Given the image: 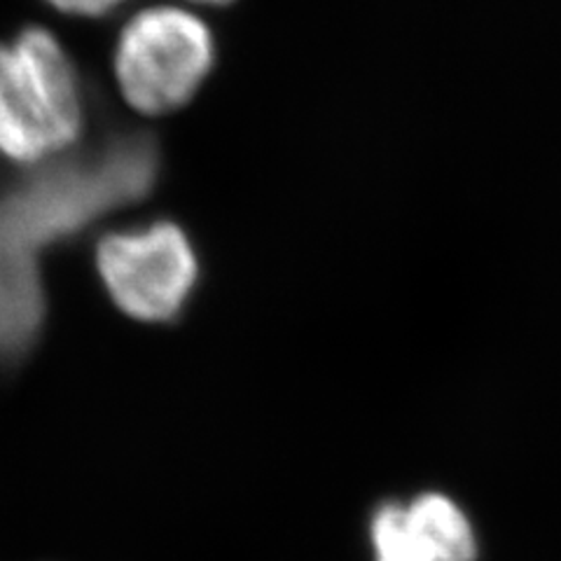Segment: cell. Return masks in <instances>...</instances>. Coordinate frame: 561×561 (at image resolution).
Instances as JSON below:
<instances>
[{"mask_svg":"<svg viewBox=\"0 0 561 561\" xmlns=\"http://www.w3.org/2000/svg\"><path fill=\"white\" fill-rule=\"evenodd\" d=\"M218 59L216 35L199 16L171 5L140 10L115 45V76L122 96L144 115L185 108Z\"/></svg>","mask_w":561,"mask_h":561,"instance_id":"3","label":"cell"},{"mask_svg":"<svg viewBox=\"0 0 561 561\" xmlns=\"http://www.w3.org/2000/svg\"><path fill=\"white\" fill-rule=\"evenodd\" d=\"M96 272L113 305L150 325L183 319L202 278L195 243L167 218L103 234L96 243Z\"/></svg>","mask_w":561,"mask_h":561,"instance_id":"4","label":"cell"},{"mask_svg":"<svg viewBox=\"0 0 561 561\" xmlns=\"http://www.w3.org/2000/svg\"><path fill=\"white\" fill-rule=\"evenodd\" d=\"M87 96L55 33L28 26L0 43V154L47 164L84 134Z\"/></svg>","mask_w":561,"mask_h":561,"instance_id":"2","label":"cell"},{"mask_svg":"<svg viewBox=\"0 0 561 561\" xmlns=\"http://www.w3.org/2000/svg\"><path fill=\"white\" fill-rule=\"evenodd\" d=\"M160 171L157 138L125 131L0 187V367L22 360L41 337L43 255L99 218L146 199Z\"/></svg>","mask_w":561,"mask_h":561,"instance_id":"1","label":"cell"},{"mask_svg":"<svg viewBox=\"0 0 561 561\" xmlns=\"http://www.w3.org/2000/svg\"><path fill=\"white\" fill-rule=\"evenodd\" d=\"M49 8H55L70 16H84V20H101L115 10H119L127 0H43Z\"/></svg>","mask_w":561,"mask_h":561,"instance_id":"6","label":"cell"},{"mask_svg":"<svg viewBox=\"0 0 561 561\" xmlns=\"http://www.w3.org/2000/svg\"><path fill=\"white\" fill-rule=\"evenodd\" d=\"M373 542L377 561H476L478 557L468 517L443 494L379 507Z\"/></svg>","mask_w":561,"mask_h":561,"instance_id":"5","label":"cell"},{"mask_svg":"<svg viewBox=\"0 0 561 561\" xmlns=\"http://www.w3.org/2000/svg\"><path fill=\"white\" fill-rule=\"evenodd\" d=\"M192 3H202V5H210V8H227L237 3V0H192Z\"/></svg>","mask_w":561,"mask_h":561,"instance_id":"7","label":"cell"}]
</instances>
